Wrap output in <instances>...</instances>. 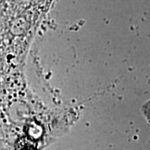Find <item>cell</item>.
I'll use <instances>...</instances> for the list:
<instances>
[{"label": "cell", "mask_w": 150, "mask_h": 150, "mask_svg": "<svg viewBox=\"0 0 150 150\" xmlns=\"http://www.w3.org/2000/svg\"><path fill=\"white\" fill-rule=\"evenodd\" d=\"M17 150H35L26 139L20 140L17 144Z\"/></svg>", "instance_id": "obj_1"}]
</instances>
